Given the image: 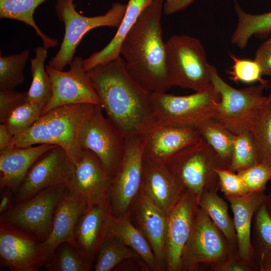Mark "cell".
Masks as SVG:
<instances>
[{
  "label": "cell",
  "instance_id": "obj_2",
  "mask_svg": "<svg viewBox=\"0 0 271 271\" xmlns=\"http://www.w3.org/2000/svg\"><path fill=\"white\" fill-rule=\"evenodd\" d=\"M163 5V0L153 1L125 36L120 47V55L129 75L152 93L165 92L172 87L162 38Z\"/></svg>",
  "mask_w": 271,
  "mask_h": 271
},
{
  "label": "cell",
  "instance_id": "obj_37",
  "mask_svg": "<svg viewBox=\"0 0 271 271\" xmlns=\"http://www.w3.org/2000/svg\"><path fill=\"white\" fill-rule=\"evenodd\" d=\"M42 110L40 105L27 101L13 110L1 123L15 137L28 130L40 117Z\"/></svg>",
  "mask_w": 271,
  "mask_h": 271
},
{
  "label": "cell",
  "instance_id": "obj_5",
  "mask_svg": "<svg viewBox=\"0 0 271 271\" xmlns=\"http://www.w3.org/2000/svg\"><path fill=\"white\" fill-rule=\"evenodd\" d=\"M237 252L238 249L198 206L184 249L181 271H216Z\"/></svg>",
  "mask_w": 271,
  "mask_h": 271
},
{
  "label": "cell",
  "instance_id": "obj_7",
  "mask_svg": "<svg viewBox=\"0 0 271 271\" xmlns=\"http://www.w3.org/2000/svg\"><path fill=\"white\" fill-rule=\"evenodd\" d=\"M165 50L167 70L172 86L196 92L211 82L210 64L198 39L185 35H174L165 43Z\"/></svg>",
  "mask_w": 271,
  "mask_h": 271
},
{
  "label": "cell",
  "instance_id": "obj_40",
  "mask_svg": "<svg viewBox=\"0 0 271 271\" xmlns=\"http://www.w3.org/2000/svg\"><path fill=\"white\" fill-rule=\"evenodd\" d=\"M237 173L249 192H264L267 183L271 180V167L262 164L257 163Z\"/></svg>",
  "mask_w": 271,
  "mask_h": 271
},
{
  "label": "cell",
  "instance_id": "obj_1",
  "mask_svg": "<svg viewBox=\"0 0 271 271\" xmlns=\"http://www.w3.org/2000/svg\"><path fill=\"white\" fill-rule=\"evenodd\" d=\"M87 72L103 112L126 138L143 134L156 124L152 93L129 75L121 56Z\"/></svg>",
  "mask_w": 271,
  "mask_h": 271
},
{
  "label": "cell",
  "instance_id": "obj_4",
  "mask_svg": "<svg viewBox=\"0 0 271 271\" xmlns=\"http://www.w3.org/2000/svg\"><path fill=\"white\" fill-rule=\"evenodd\" d=\"M152 98L156 125L196 129L214 118L221 95L211 82L193 94L178 96L153 92Z\"/></svg>",
  "mask_w": 271,
  "mask_h": 271
},
{
  "label": "cell",
  "instance_id": "obj_27",
  "mask_svg": "<svg viewBox=\"0 0 271 271\" xmlns=\"http://www.w3.org/2000/svg\"><path fill=\"white\" fill-rule=\"evenodd\" d=\"M251 244L257 270L271 271V218L263 204L253 215Z\"/></svg>",
  "mask_w": 271,
  "mask_h": 271
},
{
  "label": "cell",
  "instance_id": "obj_47",
  "mask_svg": "<svg viewBox=\"0 0 271 271\" xmlns=\"http://www.w3.org/2000/svg\"><path fill=\"white\" fill-rule=\"evenodd\" d=\"M13 136L7 126L3 123L0 124V152L12 148Z\"/></svg>",
  "mask_w": 271,
  "mask_h": 271
},
{
  "label": "cell",
  "instance_id": "obj_17",
  "mask_svg": "<svg viewBox=\"0 0 271 271\" xmlns=\"http://www.w3.org/2000/svg\"><path fill=\"white\" fill-rule=\"evenodd\" d=\"M112 217L110 203L107 197L87 203L76 223L74 233L75 247L93 266L107 235Z\"/></svg>",
  "mask_w": 271,
  "mask_h": 271
},
{
  "label": "cell",
  "instance_id": "obj_41",
  "mask_svg": "<svg viewBox=\"0 0 271 271\" xmlns=\"http://www.w3.org/2000/svg\"><path fill=\"white\" fill-rule=\"evenodd\" d=\"M219 190L225 196H240L249 191L241 177L227 169H217Z\"/></svg>",
  "mask_w": 271,
  "mask_h": 271
},
{
  "label": "cell",
  "instance_id": "obj_14",
  "mask_svg": "<svg viewBox=\"0 0 271 271\" xmlns=\"http://www.w3.org/2000/svg\"><path fill=\"white\" fill-rule=\"evenodd\" d=\"M74 168L73 163L62 147L55 146L47 150L29 168L15 193L14 204L45 188L62 185L67 186Z\"/></svg>",
  "mask_w": 271,
  "mask_h": 271
},
{
  "label": "cell",
  "instance_id": "obj_26",
  "mask_svg": "<svg viewBox=\"0 0 271 271\" xmlns=\"http://www.w3.org/2000/svg\"><path fill=\"white\" fill-rule=\"evenodd\" d=\"M107 235L113 236L133 250L150 271H160L152 247L141 231L131 222L129 212L113 216Z\"/></svg>",
  "mask_w": 271,
  "mask_h": 271
},
{
  "label": "cell",
  "instance_id": "obj_31",
  "mask_svg": "<svg viewBox=\"0 0 271 271\" xmlns=\"http://www.w3.org/2000/svg\"><path fill=\"white\" fill-rule=\"evenodd\" d=\"M35 53V57L31 59L32 80L27 91V101L36 103L43 109L52 95L51 82L44 65L48 53L44 46H39Z\"/></svg>",
  "mask_w": 271,
  "mask_h": 271
},
{
  "label": "cell",
  "instance_id": "obj_11",
  "mask_svg": "<svg viewBox=\"0 0 271 271\" xmlns=\"http://www.w3.org/2000/svg\"><path fill=\"white\" fill-rule=\"evenodd\" d=\"M103 112L100 105H95L80 130L78 145L81 150H89L95 154L104 168L113 177L124 153L126 137Z\"/></svg>",
  "mask_w": 271,
  "mask_h": 271
},
{
  "label": "cell",
  "instance_id": "obj_18",
  "mask_svg": "<svg viewBox=\"0 0 271 271\" xmlns=\"http://www.w3.org/2000/svg\"><path fill=\"white\" fill-rule=\"evenodd\" d=\"M113 177L104 168L97 155L89 150H82L67 188L87 203L108 197Z\"/></svg>",
  "mask_w": 271,
  "mask_h": 271
},
{
  "label": "cell",
  "instance_id": "obj_21",
  "mask_svg": "<svg viewBox=\"0 0 271 271\" xmlns=\"http://www.w3.org/2000/svg\"><path fill=\"white\" fill-rule=\"evenodd\" d=\"M87 203L80 197L66 189L54 213L52 226L47 239L43 242L46 262L61 243L67 242L75 246L74 233L76 223Z\"/></svg>",
  "mask_w": 271,
  "mask_h": 271
},
{
  "label": "cell",
  "instance_id": "obj_16",
  "mask_svg": "<svg viewBox=\"0 0 271 271\" xmlns=\"http://www.w3.org/2000/svg\"><path fill=\"white\" fill-rule=\"evenodd\" d=\"M198 208L196 197L187 190L167 215L166 270L181 271L182 257Z\"/></svg>",
  "mask_w": 271,
  "mask_h": 271
},
{
  "label": "cell",
  "instance_id": "obj_24",
  "mask_svg": "<svg viewBox=\"0 0 271 271\" xmlns=\"http://www.w3.org/2000/svg\"><path fill=\"white\" fill-rule=\"evenodd\" d=\"M57 145L12 148L0 152V188L17 191L28 171L44 153Z\"/></svg>",
  "mask_w": 271,
  "mask_h": 271
},
{
  "label": "cell",
  "instance_id": "obj_48",
  "mask_svg": "<svg viewBox=\"0 0 271 271\" xmlns=\"http://www.w3.org/2000/svg\"><path fill=\"white\" fill-rule=\"evenodd\" d=\"M263 204L268 214L271 218V193L268 195H265Z\"/></svg>",
  "mask_w": 271,
  "mask_h": 271
},
{
  "label": "cell",
  "instance_id": "obj_19",
  "mask_svg": "<svg viewBox=\"0 0 271 271\" xmlns=\"http://www.w3.org/2000/svg\"><path fill=\"white\" fill-rule=\"evenodd\" d=\"M140 190L167 216L187 190L165 163L144 158Z\"/></svg>",
  "mask_w": 271,
  "mask_h": 271
},
{
  "label": "cell",
  "instance_id": "obj_35",
  "mask_svg": "<svg viewBox=\"0 0 271 271\" xmlns=\"http://www.w3.org/2000/svg\"><path fill=\"white\" fill-rule=\"evenodd\" d=\"M44 266L48 271H89L93 265L87 261L75 246L60 244Z\"/></svg>",
  "mask_w": 271,
  "mask_h": 271
},
{
  "label": "cell",
  "instance_id": "obj_20",
  "mask_svg": "<svg viewBox=\"0 0 271 271\" xmlns=\"http://www.w3.org/2000/svg\"><path fill=\"white\" fill-rule=\"evenodd\" d=\"M132 223L143 233L155 256L160 271L166 270L167 216L140 190L129 211Z\"/></svg>",
  "mask_w": 271,
  "mask_h": 271
},
{
  "label": "cell",
  "instance_id": "obj_46",
  "mask_svg": "<svg viewBox=\"0 0 271 271\" xmlns=\"http://www.w3.org/2000/svg\"><path fill=\"white\" fill-rule=\"evenodd\" d=\"M195 0H166L165 7L170 14L181 11L191 4Z\"/></svg>",
  "mask_w": 271,
  "mask_h": 271
},
{
  "label": "cell",
  "instance_id": "obj_43",
  "mask_svg": "<svg viewBox=\"0 0 271 271\" xmlns=\"http://www.w3.org/2000/svg\"><path fill=\"white\" fill-rule=\"evenodd\" d=\"M254 60L259 65L262 75L271 76V37L258 48Z\"/></svg>",
  "mask_w": 271,
  "mask_h": 271
},
{
  "label": "cell",
  "instance_id": "obj_13",
  "mask_svg": "<svg viewBox=\"0 0 271 271\" xmlns=\"http://www.w3.org/2000/svg\"><path fill=\"white\" fill-rule=\"evenodd\" d=\"M82 61L81 57H74L67 71L46 66L51 82L52 95L41 115L63 105L84 103L101 105L99 97Z\"/></svg>",
  "mask_w": 271,
  "mask_h": 271
},
{
  "label": "cell",
  "instance_id": "obj_33",
  "mask_svg": "<svg viewBox=\"0 0 271 271\" xmlns=\"http://www.w3.org/2000/svg\"><path fill=\"white\" fill-rule=\"evenodd\" d=\"M196 129L200 137L218 154L229 169L236 135L214 119L202 123Z\"/></svg>",
  "mask_w": 271,
  "mask_h": 271
},
{
  "label": "cell",
  "instance_id": "obj_3",
  "mask_svg": "<svg viewBox=\"0 0 271 271\" xmlns=\"http://www.w3.org/2000/svg\"><path fill=\"white\" fill-rule=\"evenodd\" d=\"M95 105L70 104L54 108L41 115L23 133L13 137L12 148L50 144L62 147L74 164L82 150L78 145L80 130L92 112Z\"/></svg>",
  "mask_w": 271,
  "mask_h": 271
},
{
  "label": "cell",
  "instance_id": "obj_25",
  "mask_svg": "<svg viewBox=\"0 0 271 271\" xmlns=\"http://www.w3.org/2000/svg\"><path fill=\"white\" fill-rule=\"evenodd\" d=\"M154 1H128L123 19L112 40L102 49L83 59V66L86 71H89L96 66L113 60L120 56V45L124 37L144 10Z\"/></svg>",
  "mask_w": 271,
  "mask_h": 271
},
{
  "label": "cell",
  "instance_id": "obj_36",
  "mask_svg": "<svg viewBox=\"0 0 271 271\" xmlns=\"http://www.w3.org/2000/svg\"><path fill=\"white\" fill-rule=\"evenodd\" d=\"M29 56L30 50L27 49L16 54L0 56L1 90H13L24 82V70Z\"/></svg>",
  "mask_w": 271,
  "mask_h": 271
},
{
  "label": "cell",
  "instance_id": "obj_30",
  "mask_svg": "<svg viewBox=\"0 0 271 271\" xmlns=\"http://www.w3.org/2000/svg\"><path fill=\"white\" fill-rule=\"evenodd\" d=\"M46 0H0V18L15 20L33 27L47 49L57 46V39L49 37L36 24L34 14L36 9Z\"/></svg>",
  "mask_w": 271,
  "mask_h": 271
},
{
  "label": "cell",
  "instance_id": "obj_29",
  "mask_svg": "<svg viewBox=\"0 0 271 271\" xmlns=\"http://www.w3.org/2000/svg\"><path fill=\"white\" fill-rule=\"evenodd\" d=\"M238 24L231 37V42L241 49L244 48L252 36L266 38L271 33V12L261 14L245 12L235 2Z\"/></svg>",
  "mask_w": 271,
  "mask_h": 271
},
{
  "label": "cell",
  "instance_id": "obj_22",
  "mask_svg": "<svg viewBox=\"0 0 271 271\" xmlns=\"http://www.w3.org/2000/svg\"><path fill=\"white\" fill-rule=\"evenodd\" d=\"M144 158L165 163L171 157L200 138L197 129L155 125L142 134Z\"/></svg>",
  "mask_w": 271,
  "mask_h": 271
},
{
  "label": "cell",
  "instance_id": "obj_45",
  "mask_svg": "<svg viewBox=\"0 0 271 271\" xmlns=\"http://www.w3.org/2000/svg\"><path fill=\"white\" fill-rule=\"evenodd\" d=\"M2 190L3 192L0 200V214L9 210L14 205V192L9 188Z\"/></svg>",
  "mask_w": 271,
  "mask_h": 271
},
{
  "label": "cell",
  "instance_id": "obj_8",
  "mask_svg": "<svg viewBox=\"0 0 271 271\" xmlns=\"http://www.w3.org/2000/svg\"><path fill=\"white\" fill-rule=\"evenodd\" d=\"M73 2L57 0L55 6L58 19L64 24L65 33L59 51L50 60L48 66L58 70L70 65L77 47L88 32L100 27L118 28L126 9V5L116 2L103 15L87 17L77 12Z\"/></svg>",
  "mask_w": 271,
  "mask_h": 271
},
{
  "label": "cell",
  "instance_id": "obj_9",
  "mask_svg": "<svg viewBox=\"0 0 271 271\" xmlns=\"http://www.w3.org/2000/svg\"><path fill=\"white\" fill-rule=\"evenodd\" d=\"M209 71L211 82L221 95L213 119L236 136L250 130L267 98V96L263 94L266 86L260 84L236 89L222 79L214 66L210 65Z\"/></svg>",
  "mask_w": 271,
  "mask_h": 271
},
{
  "label": "cell",
  "instance_id": "obj_34",
  "mask_svg": "<svg viewBox=\"0 0 271 271\" xmlns=\"http://www.w3.org/2000/svg\"><path fill=\"white\" fill-rule=\"evenodd\" d=\"M129 258L144 262L133 250L119 239L107 235L98 252L93 268L95 271L112 270L120 262Z\"/></svg>",
  "mask_w": 271,
  "mask_h": 271
},
{
  "label": "cell",
  "instance_id": "obj_10",
  "mask_svg": "<svg viewBox=\"0 0 271 271\" xmlns=\"http://www.w3.org/2000/svg\"><path fill=\"white\" fill-rule=\"evenodd\" d=\"M66 186L45 188L14 205L0 215V222L11 224L32 234L42 242L48 237L56 208Z\"/></svg>",
  "mask_w": 271,
  "mask_h": 271
},
{
  "label": "cell",
  "instance_id": "obj_44",
  "mask_svg": "<svg viewBox=\"0 0 271 271\" xmlns=\"http://www.w3.org/2000/svg\"><path fill=\"white\" fill-rule=\"evenodd\" d=\"M257 270L252 263L244 260L237 252L221 264L216 271H255Z\"/></svg>",
  "mask_w": 271,
  "mask_h": 271
},
{
  "label": "cell",
  "instance_id": "obj_39",
  "mask_svg": "<svg viewBox=\"0 0 271 271\" xmlns=\"http://www.w3.org/2000/svg\"><path fill=\"white\" fill-rule=\"evenodd\" d=\"M230 56L233 60L231 71L229 72L231 80L245 83L258 81L260 84L268 86L267 81L261 78L260 68L254 60L238 58L231 54Z\"/></svg>",
  "mask_w": 271,
  "mask_h": 271
},
{
  "label": "cell",
  "instance_id": "obj_28",
  "mask_svg": "<svg viewBox=\"0 0 271 271\" xmlns=\"http://www.w3.org/2000/svg\"><path fill=\"white\" fill-rule=\"evenodd\" d=\"M198 204L209 216L230 243L238 249L233 220L229 215L226 202L219 196L217 192L205 190L198 199Z\"/></svg>",
  "mask_w": 271,
  "mask_h": 271
},
{
  "label": "cell",
  "instance_id": "obj_6",
  "mask_svg": "<svg viewBox=\"0 0 271 271\" xmlns=\"http://www.w3.org/2000/svg\"><path fill=\"white\" fill-rule=\"evenodd\" d=\"M184 188L198 199L205 190H219L216 170L228 166L201 137L165 163Z\"/></svg>",
  "mask_w": 271,
  "mask_h": 271
},
{
  "label": "cell",
  "instance_id": "obj_12",
  "mask_svg": "<svg viewBox=\"0 0 271 271\" xmlns=\"http://www.w3.org/2000/svg\"><path fill=\"white\" fill-rule=\"evenodd\" d=\"M144 159L143 136L126 137L122 159L109 188L108 196L113 216L129 212L141 190Z\"/></svg>",
  "mask_w": 271,
  "mask_h": 271
},
{
  "label": "cell",
  "instance_id": "obj_32",
  "mask_svg": "<svg viewBox=\"0 0 271 271\" xmlns=\"http://www.w3.org/2000/svg\"><path fill=\"white\" fill-rule=\"evenodd\" d=\"M250 130L257 163L271 167V93L255 117Z\"/></svg>",
  "mask_w": 271,
  "mask_h": 271
},
{
  "label": "cell",
  "instance_id": "obj_38",
  "mask_svg": "<svg viewBox=\"0 0 271 271\" xmlns=\"http://www.w3.org/2000/svg\"><path fill=\"white\" fill-rule=\"evenodd\" d=\"M257 163L253 138L250 130L236 135L229 170L237 173Z\"/></svg>",
  "mask_w": 271,
  "mask_h": 271
},
{
  "label": "cell",
  "instance_id": "obj_23",
  "mask_svg": "<svg viewBox=\"0 0 271 271\" xmlns=\"http://www.w3.org/2000/svg\"><path fill=\"white\" fill-rule=\"evenodd\" d=\"M265 195L264 192H249L240 196H225L233 214L238 252L241 257L254 265L251 244L252 223L254 213L263 204Z\"/></svg>",
  "mask_w": 271,
  "mask_h": 271
},
{
  "label": "cell",
  "instance_id": "obj_15",
  "mask_svg": "<svg viewBox=\"0 0 271 271\" xmlns=\"http://www.w3.org/2000/svg\"><path fill=\"white\" fill-rule=\"evenodd\" d=\"M45 262L41 241L19 228L0 222L1 267L38 271Z\"/></svg>",
  "mask_w": 271,
  "mask_h": 271
},
{
  "label": "cell",
  "instance_id": "obj_42",
  "mask_svg": "<svg viewBox=\"0 0 271 271\" xmlns=\"http://www.w3.org/2000/svg\"><path fill=\"white\" fill-rule=\"evenodd\" d=\"M27 91H0V122L15 108L27 102Z\"/></svg>",
  "mask_w": 271,
  "mask_h": 271
}]
</instances>
